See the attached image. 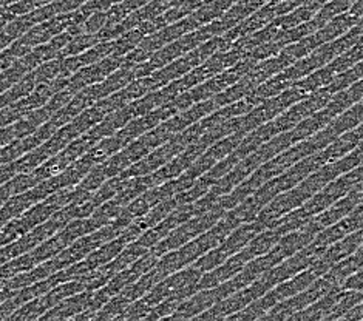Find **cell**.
<instances>
[{
  "mask_svg": "<svg viewBox=\"0 0 363 321\" xmlns=\"http://www.w3.org/2000/svg\"><path fill=\"white\" fill-rule=\"evenodd\" d=\"M111 55H113V40H106V42L96 43V45L82 51L79 55L60 57L59 76L62 77L72 76L74 72L79 70V68L90 65L93 62H98V60Z\"/></svg>",
  "mask_w": 363,
  "mask_h": 321,
  "instance_id": "cell-12",
  "label": "cell"
},
{
  "mask_svg": "<svg viewBox=\"0 0 363 321\" xmlns=\"http://www.w3.org/2000/svg\"><path fill=\"white\" fill-rule=\"evenodd\" d=\"M143 38H144L143 33L140 31V28H136V27L125 31L124 34H121V36L113 39V55L111 56L123 57L127 53H130L138 43L141 42Z\"/></svg>",
  "mask_w": 363,
  "mask_h": 321,
  "instance_id": "cell-22",
  "label": "cell"
},
{
  "mask_svg": "<svg viewBox=\"0 0 363 321\" xmlns=\"http://www.w3.org/2000/svg\"><path fill=\"white\" fill-rule=\"evenodd\" d=\"M362 210L363 207L362 204L356 205L352 209V212H350L347 216H343L342 220H339L337 223L328 225L323 230H320L318 233H315L313 238V244L315 246H322V247H328L334 244L335 241L342 240L343 237L350 235V233L356 232V230H362Z\"/></svg>",
  "mask_w": 363,
  "mask_h": 321,
  "instance_id": "cell-10",
  "label": "cell"
},
{
  "mask_svg": "<svg viewBox=\"0 0 363 321\" xmlns=\"http://www.w3.org/2000/svg\"><path fill=\"white\" fill-rule=\"evenodd\" d=\"M123 64H124V56L123 57H116V56L104 57V59L98 60V62L85 65V67L79 68L77 72H74L72 76H68L64 89L76 94L81 89H84V86L104 81L108 74L116 72L119 67H123Z\"/></svg>",
  "mask_w": 363,
  "mask_h": 321,
  "instance_id": "cell-9",
  "label": "cell"
},
{
  "mask_svg": "<svg viewBox=\"0 0 363 321\" xmlns=\"http://www.w3.org/2000/svg\"><path fill=\"white\" fill-rule=\"evenodd\" d=\"M217 301L218 297L213 288L200 289L194 295H190L189 298L181 301L177 310L167 320H195L196 315H200L201 312L209 309Z\"/></svg>",
  "mask_w": 363,
  "mask_h": 321,
  "instance_id": "cell-13",
  "label": "cell"
},
{
  "mask_svg": "<svg viewBox=\"0 0 363 321\" xmlns=\"http://www.w3.org/2000/svg\"><path fill=\"white\" fill-rule=\"evenodd\" d=\"M189 144L184 140V136L181 133H177L170 137L169 141L161 144L157 149H153L150 153H147L144 158L140 161L133 162L132 166H128L124 171H121L119 175L123 178H135V176H144L149 173L158 170L161 166H164L169 159L174 158L181 150L186 149Z\"/></svg>",
  "mask_w": 363,
  "mask_h": 321,
  "instance_id": "cell-7",
  "label": "cell"
},
{
  "mask_svg": "<svg viewBox=\"0 0 363 321\" xmlns=\"http://www.w3.org/2000/svg\"><path fill=\"white\" fill-rule=\"evenodd\" d=\"M36 79H34V74L30 72L25 74L21 81H17L10 89L0 93V108L10 106V103L19 101L27 96V94L36 86Z\"/></svg>",
  "mask_w": 363,
  "mask_h": 321,
  "instance_id": "cell-17",
  "label": "cell"
},
{
  "mask_svg": "<svg viewBox=\"0 0 363 321\" xmlns=\"http://www.w3.org/2000/svg\"><path fill=\"white\" fill-rule=\"evenodd\" d=\"M334 288H340V286H335L334 283H331L325 275L318 276V278L313 284H309L306 289L292 295V297L286 300L277 303V305H274L267 310L260 320H289L294 314L303 310L311 305V303H314L320 297H323V295H326Z\"/></svg>",
  "mask_w": 363,
  "mask_h": 321,
  "instance_id": "cell-6",
  "label": "cell"
},
{
  "mask_svg": "<svg viewBox=\"0 0 363 321\" xmlns=\"http://www.w3.org/2000/svg\"><path fill=\"white\" fill-rule=\"evenodd\" d=\"M362 269H357L356 272H352L351 275H348L347 278L343 280V283L340 284V289L343 291H362Z\"/></svg>",
  "mask_w": 363,
  "mask_h": 321,
  "instance_id": "cell-25",
  "label": "cell"
},
{
  "mask_svg": "<svg viewBox=\"0 0 363 321\" xmlns=\"http://www.w3.org/2000/svg\"><path fill=\"white\" fill-rule=\"evenodd\" d=\"M13 40H16V39H13V38L10 36V34H8L5 30L0 31V51L5 50L8 45H10V43H11Z\"/></svg>",
  "mask_w": 363,
  "mask_h": 321,
  "instance_id": "cell-28",
  "label": "cell"
},
{
  "mask_svg": "<svg viewBox=\"0 0 363 321\" xmlns=\"http://www.w3.org/2000/svg\"><path fill=\"white\" fill-rule=\"evenodd\" d=\"M60 70V57H55L51 60H47V62H42L38 65L31 73L34 74V79H36V84H47L50 81L56 79L59 76Z\"/></svg>",
  "mask_w": 363,
  "mask_h": 321,
  "instance_id": "cell-23",
  "label": "cell"
},
{
  "mask_svg": "<svg viewBox=\"0 0 363 321\" xmlns=\"http://www.w3.org/2000/svg\"><path fill=\"white\" fill-rule=\"evenodd\" d=\"M357 166H362V144L352 149L348 154H345L343 158L328 162L323 167L317 169L305 179H301L297 186L286 190V192L274 196L255 216L257 223L263 229L271 227L277 220L288 212L297 209L301 203H305L308 198L318 192L320 188H323L328 182H331L337 176H340L342 173H347Z\"/></svg>",
  "mask_w": 363,
  "mask_h": 321,
  "instance_id": "cell-1",
  "label": "cell"
},
{
  "mask_svg": "<svg viewBox=\"0 0 363 321\" xmlns=\"http://www.w3.org/2000/svg\"><path fill=\"white\" fill-rule=\"evenodd\" d=\"M262 230H263V227L255 220L238 225V227L233 229L229 235L220 242L218 246H215L211 250H207L206 254L198 258L192 266L200 269L201 272L211 271V269L217 267L223 261H226V259L230 258L232 255H235L238 250L243 249L247 242Z\"/></svg>",
  "mask_w": 363,
  "mask_h": 321,
  "instance_id": "cell-5",
  "label": "cell"
},
{
  "mask_svg": "<svg viewBox=\"0 0 363 321\" xmlns=\"http://www.w3.org/2000/svg\"><path fill=\"white\" fill-rule=\"evenodd\" d=\"M13 293H14V291L2 288V286H0V303H4L6 298H10Z\"/></svg>",
  "mask_w": 363,
  "mask_h": 321,
  "instance_id": "cell-29",
  "label": "cell"
},
{
  "mask_svg": "<svg viewBox=\"0 0 363 321\" xmlns=\"http://www.w3.org/2000/svg\"><path fill=\"white\" fill-rule=\"evenodd\" d=\"M101 40L98 38V33H81V34H77V36H73L70 40L67 42V45L60 50L59 57L79 55V53H82V51L94 47Z\"/></svg>",
  "mask_w": 363,
  "mask_h": 321,
  "instance_id": "cell-20",
  "label": "cell"
},
{
  "mask_svg": "<svg viewBox=\"0 0 363 321\" xmlns=\"http://www.w3.org/2000/svg\"><path fill=\"white\" fill-rule=\"evenodd\" d=\"M362 81V62H357L356 65H352L348 70H345L339 73L337 76L333 77V81L323 86V90L328 91L330 94L339 93L345 89H348L354 82Z\"/></svg>",
  "mask_w": 363,
  "mask_h": 321,
  "instance_id": "cell-19",
  "label": "cell"
},
{
  "mask_svg": "<svg viewBox=\"0 0 363 321\" xmlns=\"http://www.w3.org/2000/svg\"><path fill=\"white\" fill-rule=\"evenodd\" d=\"M342 321H363V305H356L342 317Z\"/></svg>",
  "mask_w": 363,
  "mask_h": 321,
  "instance_id": "cell-26",
  "label": "cell"
},
{
  "mask_svg": "<svg viewBox=\"0 0 363 321\" xmlns=\"http://www.w3.org/2000/svg\"><path fill=\"white\" fill-rule=\"evenodd\" d=\"M363 300L362 291H340L339 300L335 301L334 308L331 309L330 315H328L325 320L326 321H334V320H342V317L347 314V312L354 308L356 305H360Z\"/></svg>",
  "mask_w": 363,
  "mask_h": 321,
  "instance_id": "cell-18",
  "label": "cell"
},
{
  "mask_svg": "<svg viewBox=\"0 0 363 321\" xmlns=\"http://www.w3.org/2000/svg\"><path fill=\"white\" fill-rule=\"evenodd\" d=\"M93 291H81L70 297L59 301L56 306L48 309L39 320H73L74 315L79 314L84 309H87L91 300Z\"/></svg>",
  "mask_w": 363,
  "mask_h": 321,
  "instance_id": "cell-14",
  "label": "cell"
},
{
  "mask_svg": "<svg viewBox=\"0 0 363 321\" xmlns=\"http://www.w3.org/2000/svg\"><path fill=\"white\" fill-rule=\"evenodd\" d=\"M209 38H213V36L204 25V27H201V28H196L194 31L184 34V36H181L175 40L166 43V45L155 51V53L149 59L144 60V62L136 64L133 67L135 77L150 76L153 72L160 70L161 67L167 65L169 62H172V60H175L177 57L189 53L190 50H194L198 45H201V43Z\"/></svg>",
  "mask_w": 363,
  "mask_h": 321,
  "instance_id": "cell-3",
  "label": "cell"
},
{
  "mask_svg": "<svg viewBox=\"0 0 363 321\" xmlns=\"http://www.w3.org/2000/svg\"><path fill=\"white\" fill-rule=\"evenodd\" d=\"M266 2H269V0H235V2L223 13L221 17L211 22L209 25H206V27L212 36H221V34L226 33L229 28L235 27L238 22L246 19L247 16L257 11L258 8H262Z\"/></svg>",
  "mask_w": 363,
  "mask_h": 321,
  "instance_id": "cell-11",
  "label": "cell"
},
{
  "mask_svg": "<svg viewBox=\"0 0 363 321\" xmlns=\"http://www.w3.org/2000/svg\"><path fill=\"white\" fill-rule=\"evenodd\" d=\"M281 48L283 47L279 42L271 40V42H264V43H262V45H257L252 50L246 51V56L252 57L254 60H257V62H260V60L277 56L281 51Z\"/></svg>",
  "mask_w": 363,
  "mask_h": 321,
  "instance_id": "cell-24",
  "label": "cell"
},
{
  "mask_svg": "<svg viewBox=\"0 0 363 321\" xmlns=\"http://www.w3.org/2000/svg\"><path fill=\"white\" fill-rule=\"evenodd\" d=\"M14 14L8 10L6 6H4V8H0V31H2L8 23H10L13 19H14Z\"/></svg>",
  "mask_w": 363,
  "mask_h": 321,
  "instance_id": "cell-27",
  "label": "cell"
},
{
  "mask_svg": "<svg viewBox=\"0 0 363 321\" xmlns=\"http://www.w3.org/2000/svg\"><path fill=\"white\" fill-rule=\"evenodd\" d=\"M0 8H4V5H2V2H0Z\"/></svg>",
  "mask_w": 363,
  "mask_h": 321,
  "instance_id": "cell-30",
  "label": "cell"
},
{
  "mask_svg": "<svg viewBox=\"0 0 363 321\" xmlns=\"http://www.w3.org/2000/svg\"><path fill=\"white\" fill-rule=\"evenodd\" d=\"M340 288H334L323 297H320L318 300H315L314 303H311L308 308H305L303 310L297 312L294 314L289 320H300V321H308V320H325L328 315H330L331 309L334 308L335 301L339 300L340 295Z\"/></svg>",
  "mask_w": 363,
  "mask_h": 321,
  "instance_id": "cell-16",
  "label": "cell"
},
{
  "mask_svg": "<svg viewBox=\"0 0 363 321\" xmlns=\"http://www.w3.org/2000/svg\"><path fill=\"white\" fill-rule=\"evenodd\" d=\"M224 212L226 210L221 209L218 205H215L211 210L192 216V218H189L187 221L177 225L174 230H170L167 235L158 242V244H155L150 249V252L155 257L160 258L161 255L166 254V252L181 247L183 244H186L187 241L194 240L195 237L200 235V233L212 227V225L221 218Z\"/></svg>",
  "mask_w": 363,
  "mask_h": 321,
  "instance_id": "cell-4",
  "label": "cell"
},
{
  "mask_svg": "<svg viewBox=\"0 0 363 321\" xmlns=\"http://www.w3.org/2000/svg\"><path fill=\"white\" fill-rule=\"evenodd\" d=\"M362 198H363L362 182H357V184L354 186L347 195L342 196L340 199H337V201L328 207V209L314 216H311V218L301 225L300 230L308 232L311 235H315V233L323 230L325 227H328V225L337 223L339 220H342L343 216H347L350 212H352L354 207L362 204Z\"/></svg>",
  "mask_w": 363,
  "mask_h": 321,
  "instance_id": "cell-8",
  "label": "cell"
},
{
  "mask_svg": "<svg viewBox=\"0 0 363 321\" xmlns=\"http://www.w3.org/2000/svg\"><path fill=\"white\" fill-rule=\"evenodd\" d=\"M357 182H362V166L354 167L347 173H342L340 176L328 182L323 188H320L318 192L308 198L305 203H301L297 209L288 212L281 218L277 220L269 229H275L280 235H284V233H289L292 230H298L311 216L328 209L337 199L347 195Z\"/></svg>",
  "mask_w": 363,
  "mask_h": 321,
  "instance_id": "cell-2",
  "label": "cell"
},
{
  "mask_svg": "<svg viewBox=\"0 0 363 321\" xmlns=\"http://www.w3.org/2000/svg\"><path fill=\"white\" fill-rule=\"evenodd\" d=\"M360 247H362V230H356V232L350 233V235L343 237L342 240L335 241L334 244L328 246L322 252V254L318 255V258L322 259V261L328 267H331L334 263L350 257L351 254H354V252H356Z\"/></svg>",
  "mask_w": 363,
  "mask_h": 321,
  "instance_id": "cell-15",
  "label": "cell"
},
{
  "mask_svg": "<svg viewBox=\"0 0 363 321\" xmlns=\"http://www.w3.org/2000/svg\"><path fill=\"white\" fill-rule=\"evenodd\" d=\"M354 2H356V0H328V2L314 14V21H317L320 27H323V25L328 21H331L333 17L348 11Z\"/></svg>",
  "mask_w": 363,
  "mask_h": 321,
  "instance_id": "cell-21",
  "label": "cell"
}]
</instances>
